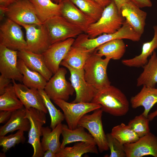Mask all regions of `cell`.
<instances>
[{"label": "cell", "mask_w": 157, "mask_h": 157, "mask_svg": "<svg viewBox=\"0 0 157 157\" xmlns=\"http://www.w3.org/2000/svg\"><path fill=\"white\" fill-rule=\"evenodd\" d=\"M18 52L0 45V72L5 77L22 82L23 76L17 66Z\"/></svg>", "instance_id": "obj_16"}, {"label": "cell", "mask_w": 157, "mask_h": 157, "mask_svg": "<svg viewBox=\"0 0 157 157\" xmlns=\"http://www.w3.org/2000/svg\"><path fill=\"white\" fill-rule=\"evenodd\" d=\"M103 111L101 108L94 111L92 114H86L79 121L78 126L87 129L94 140L100 153L108 150L106 135L103 129L102 121Z\"/></svg>", "instance_id": "obj_8"}, {"label": "cell", "mask_w": 157, "mask_h": 157, "mask_svg": "<svg viewBox=\"0 0 157 157\" xmlns=\"http://www.w3.org/2000/svg\"><path fill=\"white\" fill-rule=\"evenodd\" d=\"M35 9L37 17L42 24L56 16L61 15L60 4L51 0H29Z\"/></svg>", "instance_id": "obj_27"}, {"label": "cell", "mask_w": 157, "mask_h": 157, "mask_svg": "<svg viewBox=\"0 0 157 157\" xmlns=\"http://www.w3.org/2000/svg\"><path fill=\"white\" fill-rule=\"evenodd\" d=\"M12 111L1 110L0 111V123H4L7 122L10 118Z\"/></svg>", "instance_id": "obj_41"}, {"label": "cell", "mask_w": 157, "mask_h": 157, "mask_svg": "<svg viewBox=\"0 0 157 157\" xmlns=\"http://www.w3.org/2000/svg\"><path fill=\"white\" fill-rule=\"evenodd\" d=\"M60 65L67 68L70 74L69 79L76 94L75 99L71 102H91L97 90L85 80L84 69L73 68L63 60Z\"/></svg>", "instance_id": "obj_11"}, {"label": "cell", "mask_w": 157, "mask_h": 157, "mask_svg": "<svg viewBox=\"0 0 157 157\" xmlns=\"http://www.w3.org/2000/svg\"><path fill=\"white\" fill-rule=\"evenodd\" d=\"M12 80L1 75L0 76V95L5 92L6 88L11 83Z\"/></svg>", "instance_id": "obj_39"}, {"label": "cell", "mask_w": 157, "mask_h": 157, "mask_svg": "<svg viewBox=\"0 0 157 157\" xmlns=\"http://www.w3.org/2000/svg\"><path fill=\"white\" fill-rule=\"evenodd\" d=\"M17 0H0V7L7 8Z\"/></svg>", "instance_id": "obj_42"}, {"label": "cell", "mask_w": 157, "mask_h": 157, "mask_svg": "<svg viewBox=\"0 0 157 157\" xmlns=\"http://www.w3.org/2000/svg\"><path fill=\"white\" fill-rule=\"evenodd\" d=\"M130 103L132 107L133 108L143 106L144 110L142 114L148 117L150 110L157 103V88L143 86L140 92L131 97Z\"/></svg>", "instance_id": "obj_21"}, {"label": "cell", "mask_w": 157, "mask_h": 157, "mask_svg": "<svg viewBox=\"0 0 157 157\" xmlns=\"http://www.w3.org/2000/svg\"><path fill=\"white\" fill-rule=\"evenodd\" d=\"M0 95V111H13L24 107L17 95L13 83H11Z\"/></svg>", "instance_id": "obj_32"}, {"label": "cell", "mask_w": 157, "mask_h": 157, "mask_svg": "<svg viewBox=\"0 0 157 157\" xmlns=\"http://www.w3.org/2000/svg\"><path fill=\"white\" fill-rule=\"evenodd\" d=\"M96 144L87 142H78L72 147H65L56 153V157H81L88 153L98 154Z\"/></svg>", "instance_id": "obj_31"}, {"label": "cell", "mask_w": 157, "mask_h": 157, "mask_svg": "<svg viewBox=\"0 0 157 157\" xmlns=\"http://www.w3.org/2000/svg\"><path fill=\"white\" fill-rule=\"evenodd\" d=\"M126 157H157V136L150 132L135 142L124 144Z\"/></svg>", "instance_id": "obj_14"}, {"label": "cell", "mask_w": 157, "mask_h": 157, "mask_svg": "<svg viewBox=\"0 0 157 157\" xmlns=\"http://www.w3.org/2000/svg\"><path fill=\"white\" fill-rule=\"evenodd\" d=\"M38 90L43 98L50 117L51 122L50 127L53 129L64 120L65 119L64 114L52 104L44 89Z\"/></svg>", "instance_id": "obj_35"}, {"label": "cell", "mask_w": 157, "mask_h": 157, "mask_svg": "<svg viewBox=\"0 0 157 157\" xmlns=\"http://www.w3.org/2000/svg\"><path fill=\"white\" fill-rule=\"evenodd\" d=\"M74 38L51 44L42 54L46 64L49 69L55 74L59 65L74 42Z\"/></svg>", "instance_id": "obj_15"}, {"label": "cell", "mask_w": 157, "mask_h": 157, "mask_svg": "<svg viewBox=\"0 0 157 157\" xmlns=\"http://www.w3.org/2000/svg\"><path fill=\"white\" fill-rule=\"evenodd\" d=\"M66 69L60 67L47 81L44 90L51 99H60L67 101L73 95L75 90L71 83L65 78Z\"/></svg>", "instance_id": "obj_10"}, {"label": "cell", "mask_w": 157, "mask_h": 157, "mask_svg": "<svg viewBox=\"0 0 157 157\" xmlns=\"http://www.w3.org/2000/svg\"><path fill=\"white\" fill-rule=\"evenodd\" d=\"M20 26L8 18L0 26V45L15 51L26 50V42Z\"/></svg>", "instance_id": "obj_12"}, {"label": "cell", "mask_w": 157, "mask_h": 157, "mask_svg": "<svg viewBox=\"0 0 157 157\" xmlns=\"http://www.w3.org/2000/svg\"><path fill=\"white\" fill-rule=\"evenodd\" d=\"M94 51L72 45L63 60L73 68L83 69L87 59Z\"/></svg>", "instance_id": "obj_30"}, {"label": "cell", "mask_w": 157, "mask_h": 157, "mask_svg": "<svg viewBox=\"0 0 157 157\" xmlns=\"http://www.w3.org/2000/svg\"><path fill=\"white\" fill-rule=\"evenodd\" d=\"M106 135L108 146L110 150V154L108 157H126L124 144L113 137L110 133Z\"/></svg>", "instance_id": "obj_38"}, {"label": "cell", "mask_w": 157, "mask_h": 157, "mask_svg": "<svg viewBox=\"0 0 157 157\" xmlns=\"http://www.w3.org/2000/svg\"><path fill=\"white\" fill-rule=\"evenodd\" d=\"M44 24L48 31L51 44L74 38L84 33L79 28L61 15L53 17Z\"/></svg>", "instance_id": "obj_5"}, {"label": "cell", "mask_w": 157, "mask_h": 157, "mask_svg": "<svg viewBox=\"0 0 157 157\" xmlns=\"http://www.w3.org/2000/svg\"><path fill=\"white\" fill-rule=\"evenodd\" d=\"M114 1L118 10L120 13L121 7L123 5L130 0H113Z\"/></svg>", "instance_id": "obj_44"}, {"label": "cell", "mask_w": 157, "mask_h": 157, "mask_svg": "<svg viewBox=\"0 0 157 157\" xmlns=\"http://www.w3.org/2000/svg\"><path fill=\"white\" fill-rule=\"evenodd\" d=\"M62 124H58L53 129L48 126L42 127L41 145L44 152L49 150L56 154L60 149L61 144L60 137L61 134Z\"/></svg>", "instance_id": "obj_26"}, {"label": "cell", "mask_w": 157, "mask_h": 157, "mask_svg": "<svg viewBox=\"0 0 157 157\" xmlns=\"http://www.w3.org/2000/svg\"><path fill=\"white\" fill-rule=\"evenodd\" d=\"M6 15L20 26L23 24L42 23L37 16L35 8L29 0H18L8 7Z\"/></svg>", "instance_id": "obj_13"}, {"label": "cell", "mask_w": 157, "mask_h": 157, "mask_svg": "<svg viewBox=\"0 0 157 157\" xmlns=\"http://www.w3.org/2000/svg\"><path fill=\"white\" fill-rule=\"evenodd\" d=\"M149 122L148 117L142 114L130 120L128 125L140 138L150 132Z\"/></svg>", "instance_id": "obj_37"}, {"label": "cell", "mask_w": 157, "mask_h": 157, "mask_svg": "<svg viewBox=\"0 0 157 157\" xmlns=\"http://www.w3.org/2000/svg\"><path fill=\"white\" fill-rule=\"evenodd\" d=\"M141 35L136 32L126 20L122 27L117 32L111 34H103L91 39L86 34L80 35L75 40L73 45L79 46L91 51L100 45L116 39H127L134 42L139 41Z\"/></svg>", "instance_id": "obj_4"}, {"label": "cell", "mask_w": 157, "mask_h": 157, "mask_svg": "<svg viewBox=\"0 0 157 157\" xmlns=\"http://www.w3.org/2000/svg\"><path fill=\"white\" fill-rule=\"evenodd\" d=\"M53 101L63 111L68 126L71 129L78 126L79 121L84 115L101 107L100 104L92 102L69 103L60 99Z\"/></svg>", "instance_id": "obj_6"}, {"label": "cell", "mask_w": 157, "mask_h": 157, "mask_svg": "<svg viewBox=\"0 0 157 157\" xmlns=\"http://www.w3.org/2000/svg\"><path fill=\"white\" fill-rule=\"evenodd\" d=\"M156 116H157V110L149 114L148 118L149 121H151Z\"/></svg>", "instance_id": "obj_46"}, {"label": "cell", "mask_w": 157, "mask_h": 157, "mask_svg": "<svg viewBox=\"0 0 157 157\" xmlns=\"http://www.w3.org/2000/svg\"><path fill=\"white\" fill-rule=\"evenodd\" d=\"M26 31L27 50L34 53L42 54L51 44L48 30L44 24H23Z\"/></svg>", "instance_id": "obj_9"}, {"label": "cell", "mask_w": 157, "mask_h": 157, "mask_svg": "<svg viewBox=\"0 0 157 157\" xmlns=\"http://www.w3.org/2000/svg\"><path fill=\"white\" fill-rule=\"evenodd\" d=\"M85 14L95 22L101 17L104 8L93 0H70Z\"/></svg>", "instance_id": "obj_34"}, {"label": "cell", "mask_w": 157, "mask_h": 157, "mask_svg": "<svg viewBox=\"0 0 157 157\" xmlns=\"http://www.w3.org/2000/svg\"><path fill=\"white\" fill-rule=\"evenodd\" d=\"M14 89L18 98L26 109L34 108L47 113L48 112L38 90L29 88L23 84L12 80Z\"/></svg>", "instance_id": "obj_17"}, {"label": "cell", "mask_w": 157, "mask_h": 157, "mask_svg": "<svg viewBox=\"0 0 157 157\" xmlns=\"http://www.w3.org/2000/svg\"><path fill=\"white\" fill-rule=\"evenodd\" d=\"M85 129L82 126H78L76 128L71 129L67 125L62 124L61 134L63 139L60 149L65 147L66 145L74 142H84L96 144L92 136L86 132Z\"/></svg>", "instance_id": "obj_25"}, {"label": "cell", "mask_w": 157, "mask_h": 157, "mask_svg": "<svg viewBox=\"0 0 157 157\" xmlns=\"http://www.w3.org/2000/svg\"><path fill=\"white\" fill-rule=\"evenodd\" d=\"M17 66L19 71L23 76L22 82L23 84L31 88L44 89L47 81L41 74L29 69L19 58Z\"/></svg>", "instance_id": "obj_24"}, {"label": "cell", "mask_w": 157, "mask_h": 157, "mask_svg": "<svg viewBox=\"0 0 157 157\" xmlns=\"http://www.w3.org/2000/svg\"><path fill=\"white\" fill-rule=\"evenodd\" d=\"M43 157H56V154L51 151L48 150L44 152Z\"/></svg>", "instance_id": "obj_45"}, {"label": "cell", "mask_w": 157, "mask_h": 157, "mask_svg": "<svg viewBox=\"0 0 157 157\" xmlns=\"http://www.w3.org/2000/svg\"><path fill=\"white\" fill-rule=\"evenodd\" d=\"M133 3L140 8L151 7L152 3L150 0H130Z\"/></svg>", "instance_id": "obj_40"}, {"label": "cell", "mask_w": 157, "mask_h": 157, "mask_svg": "<svg viewBox=\"0 0 157 157\" xmlns=\"http://www.w3.org/2000/svg\"><path fill=\"white\" fill-rule=\"evenodd\" d=\"M94 51L87 59L83 69L85 80L97 91L110 85L107 69L111 59L103 58Z\"/></svg>", "instance_id": "obj_3"}, {"label": "cell", "mask_w": 157, "mask_h": 157, "mask_svg": "<svg viewBox=\"0 0 157 157\" xmlns=\"http://www.w3.org/2000/svg\"><path fill=\"white\" fill-rule=\"evenodd\" d=\"M120 13L135 31L142 35L144 31L147 13L130 0L122 6Z\"/></svg>", "instance_id": "obj_19"}, {"label": "cell", "mask_w": 157, "mask_h": 157, "mask_svg": "<svg viewBox=\"0 0 157 157\" xmlns=\"http://www.w3.org/2000/svg\"><path fill=\"white\" fill-rule=\"evenodd\" d=\"M24 132L22 130H19L14 134L0 136V146L2 147V151L5 153L16 145L24 143L26 140Z\"/></svg>", "instance_id": "obj_36"}, {"label": "cell", "mask_w": 157, "mask_h": 157, "mask_svg": "<svg viewBox=\"0 0 157 157\" xmlns=\"http://www.w3.org/2000/svg\"><path fill=\"white\" fill-rule=\"evenodd\" d=\"M98 3L104 8L109 5L113 0H93Z\"/></svg>", "instance_id": "obj_43"}, {"label": "cell", "mask_w": 157, "mask_h": 157, "mask_svg": "<svg viewBox=\"0 0 157 157\" xmlns=\"http://www.w3.org/2000/svg\"><path fill=\"white\" fill-rule=\"evenodd\" d=\"M61 15L68 21L86 33L89 26L96 22L84 13L70 0H65L60 3Z\"/></svg>", "instance_id": "obj_18"}, {"label": "cell", "mask_w": 157, "mask_h": 157, "mask_svg": "<svg viewBox=\"0 0 157 157\" xmlns=\"http://www.w3.org/2000/svg\"><path fill=\"white\" fill-rule=\"evenodd\" d=\"M125 20L113 0L104 8L99 19L89 26L85 33L91 39L103 34L113 33L122 27Z\"/></svg>", "instance_id": "obj_2"}, {"label": "cell", "mask_w": 157, "mask_h": 157, "mask_svg": "<svg viewBox=\"0 0 157 157\" xmlns=\"http://www.w3.org/2000/svg\"><path fill=\"white\" fill-rule=\"evenodd\" d=\"M154 35L150 41L143 44L142 51L139 55L131 59L122 60V63L130 67H143L148 62V58L157 49V25L154 26Z\"/></svg>", "instance_id": "obj_23"}, {"label": "cell", "mask_w": 157, "mask_h": 157, "mask_svg": "<svg viewBox=\"0 0 157 157\" xmlns=\"http://www.w3.org/2000/svg\"><path fill=\"white\" fill-rule=\"evenodd\" d=\"M26 108L24 107L13 112L9 120L0 128V136L5 135L16 130L28 131L31 126L29 119L25 117Z\"/></svg>", "instance_id": "obj_22"}, {"label": "cell", "mask_w": 157, "mask_h": 157, "mask_svg": "<svg viewBox=\"0 0 157 157\" xmlns=\"http://www.w3.org/2000/svg\"><path fill=\"white\" fill-rule=\"evenodd\" d=\"M18 56L29 69L40 73L47 81L53 75L47 66L42 54L23 50L18 51Z\"/></svg>", "instance_id": "obj_20"}, {"label": "cell", "mask_w": 157, "mask_h": 157, "mask_svg": "<svg viewBox=\"0 0 157 157\" xmlns=\"http://www.w3.org/2000/svg\"><path fill=\"white\" fill-rule=\"evenodd\" d=\"M26 110L25 117L29 119L31 124L27 142L33 148V153L32 157H43L44 152L41 146L40 137L42 136L43 126L46 122V114L33 108L26 109Z\"/></svg>", "instance_id": "obj_7"}, {"label": "cell", "mask_w": 157, "mask_h": 157, "mask_svg": "<svg viewBox=\"0 0 157 157\" xmlns=\"http://www.w3.org/2000/svg\"><path fill=\"white\" fill-rule=\"evenodd\" d=\"M92 102L100 104L103 112L115 116L125 115L129 109L126 95L119 89L111 85L97 90Z\"/></svg>", "instance_id": "obj_1"}, {"label": "cell", "mask_w": 157, "mask_h": 157, "mask_svg": "<svg viewBox=\"0 0 157 157\" xmlns=\"http://www.w3.org/2000/svg\"><path fill=\"white\" fill-rule=\"evenodd\" d=\"M137 80L136 85L155 87L157 84V56L154 51Z\"/></svg>", "instance_id": "obj_29"}, {"label": "cell", "mask_w": 157, "mask_h": 157, "mask_svg": "<svg viewBox=\"0 0 157 157\" xmlns=\"http://www.w3.org/2000/svg\"><path fill=\"white\" fill-rule=\"evenodd\" d=\"M53 2L57 3L60 4L65 0H51Z\"/></svg>", "instance_id": "obj_47"}, {"label": "cell", "mask_w": 157, "mask_h": 157, "mask_svg": "<svg viewBox=\"0 0 157 157\" xmlns=\"http://www.w3.org/2000/svg\"><path fill=\"white\" fill-rule=\"evenodd\" d=\"M110 133L123 144L135 142L140 138L129 125L123 123L114 126Z\"/></svg>", "instance_id": "obj_33"}, {"label": "cell", "mask_w": 157, "mask_h": 157, "mask_svg": "<svg viewBox=\"0 0 157 157\" xmlns=\"http://www.w3.org/2000/svg\"></svg>", "instance_id": "obj_48"}, {"label": "cell", "mask_w": 157, "mask_h": 157, "mask_svg": "<svg viewBox=\"0 0 157 157\" xmlns=\"http://www.w3.org/2000/svg\"><path fill=\"white\" fill-rule=\"evenodd\" d=\"M126 51V45L123 39H116L106 42L97 47L94 52L99 55L114 60L122 58Z\"/></svg>", "instance_id": "obj_28"}]
</instances>
